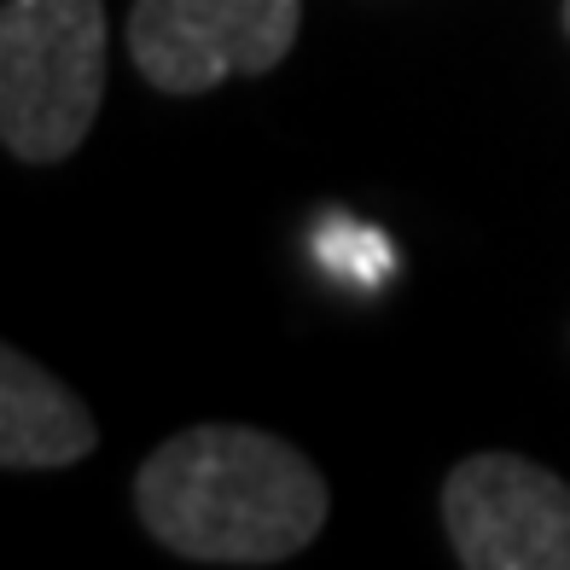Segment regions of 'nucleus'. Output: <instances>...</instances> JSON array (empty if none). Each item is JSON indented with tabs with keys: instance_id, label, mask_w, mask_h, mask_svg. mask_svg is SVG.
<instances>
[{
	"instance_id": "7ed1b4c3",
	"label": "nucleus",
	"mask_w": 570,
	"mask_h": 570,
	"mask_svg": "<svg viewBox=\"0 0 570 570\" xmlns=\"http://www.w3.org/2000/svg\"><path fill=\"white\" fill-rule=\"evenodd\" d=\"M303 0H135L128 53L164 94H210L227 76H263L297 41Z\"/></svg>"
},
{
	"instance_id": "f03ea898",
	"label": "nucleus",
	"mask_w": 570,
	"mask_h": 570,
	"mask_svg": "<svg viewBox=\"0 0 570 570\" xmlns=\"http://www.w3.org/2000/svg\"><path fill=\"white\" fill-rule=\"evenodd\" d=\"M99 0H7L0 12V140L23 164H65L106 94Z\"/></svg>"
},
{
	"instance_id": "423d86ee",
	"label": "nucleus",
	"mask_w": 570,
	"mask_h": 570,
	"mask_svg": "<svg viewBox=\"0 0 570 570\" xmlns=\"http://www.w3.org/2000/svg\"><path fill=\"white\" fill-rule=\"evenodd\" d=\"M564 36H570V0H564Z\"/></svg>"
},
{
	"instance_id": "39448f33",
	"label": "nucleus",
	"mask_w": 570,
	"mask_h": 570,
	"mask_svg": "<svg viewBox=\"0 0 570 570\" xmlns=\"http://www.w3.org/2000/svg\"><path fill=\"white\" fill-rule=\"evenodd\" d=\"M99 431L88 407L59 379H47L23 350H0V465L47 472V465L88 460Z\"/></svg>"
},
{
	"instance_id": "f257e3e1",
	"label": "nucleus",
	"mask_w": 570,
	"mask_h": 570,
	"mask_svg": "<svg viewBox=\"0 0 570 570\" xmlns=\"http://www.w3.org/2000/svg\"><path fill=\"white\" fill-rule=\"evenodd\" d=\"M326 507L315 460L250 425H193L135 472L151 541L198 564H279L321 535Z\"/></svg>"
},
{
	"instance_id": "20e7f679",
	"label": "nucleus",
	"mask_w": 570,
	"mask_h": 570,
	"mask_svg": "<svg viewBox=\"0 0 570 570\" xmlns=\"http://www.w3.org/2000/svg\"><path fill=\"white\" fill-rule=\"evenodd\" d=\"M443 524L465 570H570V483L524 454L460 460Z\"/></svg>"
}]
</instances>
